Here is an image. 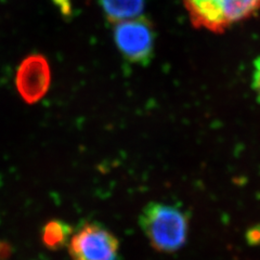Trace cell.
Wrapping results in <instances>:
<instances>
[{"instance_id":"obj_1","label":"cell","mask_w":260,"mask_h":260,"mask_svg":"<svg viewBox=\"0 0 260 260\" xmlns=\"http://www.w3.org/2000/svg\"><path fill=\"white\" fill-rule=\"evenodd\" d=\"M139 225L154 249L172 254L181 249L188 239L189 216L175 205L151 202L139 215Z\"/></svg>"},{"instance_id":"obj_2","label":"cell","mask_w":260,"mask_h":260,"mask_svg":"<svg viewBox=\"0 0 260 260\" xmlns=\"http://www.w3.org/2000/svg\"><path fill=\"white\" fill-rule=\"evenodd\" d=\"M194 27L221 34L260 11V0H183Z\"/></svg>"},{"instance_id":"obj_3","label":"cell","mask_w":260,"mask_h":260,"mask_svg":"<svg viewBox=\"0 0 260 260\" xmlns=\"http://www.w3.org/2000/svg\"><path fill=\"white\" fill-rule=\"evenodd\" d=\"M114 42L124 58L134 64L146 65L154 53L156 32L151 20L141 15L114 24Z\"/></svg>"},{"instance_id":"obj_4","label":"cell","mask_w":260,"mask_h":260,"mask_svg":"<svg viewBox=\"0 0 260 260\" xmlns=\"http://www.w3.org/2000/svg\"><path fill=\"white\" fill-rule=\"evenodd\" d=\"M68 248L73 260H117L119 242L105 226L87 222L72 233Z\"/></svg>"},{"instance_id":"obj_5","label":"cell","mask_w":260,"mask_h":260,"mask_svg":"<svg viewBox=\"0 0 260 260\" xmlns=\"http://www.w3.org/2000/svg\"><path fill=\"white\" fill-rule=\"evenodd\" d=\"M50 67L42 54L28 55L16 72V89L22 99L28 104H34L42 99L50 87Z\"/></svg>"},{"instance_id":"obj_6","label":"cell","mask_w":260,"mask_h":260,"mask_svg":"<svg viewBox=\"0 0 260 260\" xmlns=\"http://www.w3.org/2000/svg\"><path fill=\"white\" fill-rule=\"evenodd\" d=\"M105 18L112 24L141 16L145 0H100Z\"/></svg>"},{"instance_id":"obj_7","label":"cell","mask_w":260,"mask_h":260,"mask_svg":"<svg viewBox=\"0 0 260 260\" xmlns=\"http://www.w3.org/2000/svg\"><path fill=\"white\" fill-rule=\"evenodd\" d=\"M73 230L69 223L59 220V219H53L44 225L42 241L47 248L58 250L68 245Z\"/></svg>"},{"instance_id":"obj_8","label":"cell","mask_w":260,"mask_h":260,"mask_svg":"<svg viewBox=\"0 0 260 260\" xmlns=\"http://www.w3.org/2000/svg\"><path fill=\"white\" fill-rule=\"evenodd\" d=\"M253 81H251V87L256 93L258 101L260 102V56L254 61L253 68Z\"/></svg>"},{"instance_id":"obj_9","label":"cell","mask_w":260,"mask_h":260,"mask_svg":"<svg viewBox=\"0 0 260 260\" xmlns=\"http://www.w3.org/2000/svg\"><path fill=\"white\" fill-rule=\"evenodd\" d=\"M247 241L249 244H253V245H258L260 244V226L250 228L247 232Z\"/></svg>"}]
</instances>
